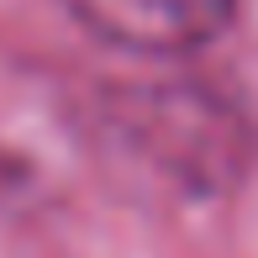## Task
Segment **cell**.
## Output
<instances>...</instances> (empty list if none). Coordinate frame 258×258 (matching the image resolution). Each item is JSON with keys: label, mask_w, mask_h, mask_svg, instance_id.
<instances>
[{"label": "cell", "mask_w": 258, "mask_h": 258, "mask_svg": "<svg viewBox=\"0 0 258 258\" xmlns=\"http://www.w3.org/2000/svg\"><path fill=\"white\" fill-rule=\"evenodd\" d=\"M85 27L137 53H184L221 32L237 0H69Z\"/></svg>", "instance_id": "obj_1"}]
</instances>
